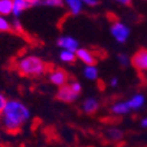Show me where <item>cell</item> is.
<instances>
[{
	"label": "cell",
	"instance_id": "27",
	"mask_svg": "<svg viewBox=\"0 0 147 147\" xmlns=\"http://www.w3.org/2000/svg\"><path fill=\"white\" fill-rule=\"evenodd\" d=\"M117 84H118V80L116 78V77H113L112 80H111V82H110V85H111V86H117Z\"/></svg>",
	"mask_w": 147,
	"mask_h": 147
},
{
	"label": "cell",
	"instance_id": "9",
	"mask_svg": "<svg viewBox=\"0 0 147 147\" xmlns=\"http://www.w3.org/2000/svg\"><path fill=\"white\" fill-rule=\"evenodd\" d=\"M57 46L61 48V49H64V50H70V51H75L80 48V43L76 39H74L72 36H68V35H62L57 39L56 41Z\"/></svg>",
	"mask_w": 147,
	"mask_h": 147
},
{
	"label": "cell",
	"instance_id": "22",
	"mask_svg": "<svg viewBox=\"0 0 147 147\" xmlns=\"http://www.w3.org/2000/svg\"><path fill=\"white\" fill-rule=\"evenodd\" d=\"M70 84V86H71V89L75 91L76 94H78V95H81V92H82V85L77 82V81H72V82H70L69 83Z\"/></svg>",
	"mask_w": 147,
	"mask_h": 147
},
{
	"label": "cell",
	"instance_id": "25",
	"mask_svg": "<svg viewBox=\"0 0 147 147\" xmlns=\"http://www.w3.org/2000/svg\"><path fill=\"white\" fill-rule=\"evenodd\" d=\"M113 1H116L117 4L123 5V6H131V4H132V0H113Z\"/></svg>",
	"mask_w": 147,
	"mask_h": 147
},
{
	"label": "cell",
	"instance_id": "3",
	"mask_svg": "<svg viewBox=\"0 0 147 147\" xmlns=\"http://www.w3.org/2000/svg\"><path fill=\"white\" fill-rule=\"evenodd\" d=\"M111 35L113 36V39L119 42V43H124L126 42V40L130 36V28H128L124 22L117 20V19H111V28H110Z\"/></svg>",
	"mask_w": 147,
	"mask_h": 147
},
{
	"label": "cell",
	"instance_id": "11",
	"mask_svg": "<svg viewBox=\"0 0 147 147\" xmlns=\"http://www.w3.org/2000/svg\"><path fill=\"white\" fill-rule=\"evenodd\" d=\"M64 5L68 12L74 16L80 15L83 11V3L81 0H64Z\"/></svg>",
	"mask_w": 147,
	"mask_h": 147
},
{
	"label": "cell",
	"instance_id": "7",
	"mask_svg": "<svg viewBox=\"0 0 147 147\" xmlns=\"http://www.w3.org/2000/svg\"><path fill=\"white\" fill-rule=\"evenodd\" d=\"M76 57L86 65H96L99 59L98 53L86 48H78L76 50Z\"/></svg>",
	"mask_w": 147,
	"mask_h": 147
},
{
	"label": "cell",
	"instance_id": "8",
	"mask_svg": "<svg viewBox=\"0 0 147 147\" xmlns=\"http://www.w3.org/2000/svg\"><path fill=\"white\" fill-rule=\"evenodd\" d=\"M12 1H13L12 15L14 18H19L25 11L35 6H39L38 0H12Z\"/></svg>",
	"mask_w": 147,
	"mask_h": 147
},
{
	"label": "cell",
	"instance_id": "1",
	"mask_svg": "<svg viewBox=\"0 0 147 147\" xmlns=\"http://www.w3.org/2000/svg\"><path fill=\"white\" fill-rule=\"evenodd\" d=\"M29 118L30 111L26 104L19 99H8L3 113L0 115V127L7 133L15 134L20 132Z\"/></svg>",
	"mask_w": 147,
	"mask_h": 147
},
{
	"label": "cell",
	"instance_id": "24",
	"mask_svg": "<svg viewBox=\"0 0 147 147\" xmlns=\"http://www.w3.org/2000/svg\"><path fill=\"white\" fill-rule=\"evenodd\" d=\"M83 5H86L89 7H96L99 4V0H81Z\"/></svg>",
	"mask_w": 147,
	"mask_h": 147
},
{
	"label": "cell",
	"instance_id": "26",
	"mask_svg": "<svg viewBox=\"0 0 147 147\" xmlns=\"http://www.w3.org/2000/svg\"><path fill=\"white\" fill-rule=\"evenodd\" d=\"M140 125H141V127H144V128H147V117L141 119V121H140Z\"/></svg>",
	"mask_w": 147,
	"mask_h": 147
},
{
	"label": "cell",
	"instance_id": "5",
	"mask_svg": "<svg viewBox=\"0 0 147 147\" xmlns=\"http://www.w3.org/2000/svg\"><path fill=\"white\" fill-rule=\"evenodd\" d=\"M130 63L138 72H146L147 71V48L138 49L131 57Z\"/></svg>",
	"mask_w": 147,
	"mask_h": 147
},
{
	"label": "cell",
	"instance_id": "16",
	"mask_svg": "<svg viewBox=\"0 0 147 147\" xmlns=\"http://www.w3.org/2000/svg\"><path fill=\"white\" fill-rule=\"evenodd\" d=\"M60 60L65 63H75L77 57H76V53L75 51H70V50H64L62 49L60 53Z\"/></svg>",
	"mask_w": 147,
	"mask_h": 147
},
{
	"label": "cell",
	"instance_id": "6",
	"mask_svg": "<svg viewBox=\"0 0 147 147\" xmlns=\"http://www.w3.org/2000/svg\"><path fill=\"white\" fill-rule=\"evenodd\" d=\"M80 97L78 94H76L70 86V84H64L62 86L59 88V90L56 91V95H55V98L60 102H63V103H74L77 98Z\"/></svg>",
	"mask_w": 147,
	"mask_h": 147
},
{
	"label": "cell",
	"instance_id": "13",
	"mask_svg": "<svg viewBox=\"0 0 147 147\" xmlns=\"http://www.w3.org/2000/svg\"><path fill=\"white\" fill-rule=\"evenodd\" d=\"M124 137L123 131L118 130V128H107L104 133V137L107 142H119Z\"/></svg>",
	"mask_w": 147,
	"mask_h": 147
},
{
	"label": "cell",
	"instance_id": "17",
	"mask_svg": "<svg viewBox=\"0 0 147 147\" xmlns=\"http://www.w3.org/2000/svg\"><path fill=\"white\" fill-rule=\"evenodd\" d=\"M39 6L46 7H62L64 5V0H38Z\"/></svg>",
	"mask_w": 147,
	"mask_h": 147
},
{
	"label": "cell",
	"instance_id": "23",
	"mask_svg": "<svg viewBox=\"0 0 147 147\" xmlns=\"http://www.w3.org/2000/svg\"><path fill=\"white\" fill-rule=\"evenodd\" d=\"M7 98H6V96L4 95V94H1L0 92V115L3 113V111H4V109H5V106H6V104H7Z\"/></svg>",
	"mask_w": 147,
	"mask_h": 147
},
{
	"label": "cell",
	"instance_id": "15",
	"mask_svg": "<svg viewBox=\"0 0 147 147\" xmlns=\"http://www.w3.org/2000/svg\"><path fill=\"white\" fill-rule=\"evenodd\" d=\"M13 11V1L12 0H0V15L9 16Z\"/></svg>",
	"mask_w": 147,
	"mask_h": 147
},
{
	"label": "cell",
	"instance_id": "18",
	"mask_svg": "<svg viewBox=\"0 0 147 147\" xmlns=\"http://www.w3.org/2000/svg\"><path fill=\"white\" fill-rule=\"evenodd\" d=\"M84 76L88 80H96L98 76V70L96 65H86L84 68Z\"/></svg>",
	"mask_w": 147,
	"mask_h": 147
},
{
	"label": "cell",
	"instance_id": "21",
	"mask_svg": "<svg viewBox=\"0 0 147 147\" xmlns=\"http://www.w3.org/2000/svg\"><path fill=\"white\" fill-rule=\"evenodd\" d=\"M117 59H118V62H119V64L123 67V68H126L128 64H130V59H128V56L126 54H124V53H120V54H118V56H117Z\"/></svg>",
	"mask_w": 147,
	"mask_h": 147
},
{
	"label": "cell",
	"instance_id": "10",
	"mask_svg": "<svg viewBox=\"0 0 147 147\" xmlns=\"http://www.w3.org/2000/svg\"><path fill=\"white\" fill-rule=\"evenodd\" d=\"M99 106H100L99 102L96 98H86L81 104V110L83 113H85L88 116H92L98 112Z\"/></svg>",
	"mask_w": 147,
	"mask_h": 147
},
{
	"label": "cell",
	"instance_id": "12",
	"mask_svg": "<svg viewBox=\"0 0 147 147\" xmlns=\"http://www.w3.org/2000/svg\"><path fill=\"white\" fill-rule=\"evenodd\" d=\"M109 111L113 113V115H117V116H121V115H126L131 111L130 106H128L127 102H118V103H115L113 105H111L109 107Z\"/></svg>",
	"mask_w": 147,
	"mask_h": 147
},
{
	"label": "cell",
	"instance_id": "19",
	"mask_svg": "<svg viewBox=\"0 0 147 147\" xmlns=\"http://www.w3.org/2000/svg\"><path fill=\"white\" fill-rule=\"evenodd\" d=\"M9 30H12L11 20H8L7 16L0 15V33H6Z\"/></svg>",
	"mask_w": 147,
	"mask_h": 147
},
{
	"label": "cell",
	"instance_id": "4",
	"mask_svg": "<svg viewBox=\"0 0 147 147\" xmlns=\"http://www.w3.org/2000/svg\"><path fill=\"white\" fill-rule=\"evenodd\" d=\"M48 78L51 84L60 88L64 84H68V82L70 80V75L68 74L67 70H64L62 68H51L48 74Z\"/></svg>",
	"mask_w": 147,
	"mask_h": 147
},
{
	"label": "cell",
	"instance_id": "14",
	"mask_svg": "<svg viewBox=\"0 0 147 147\" xmlns=\"http://www.w3.org/2000/svg\"><path fill=\"white\" fill-rule=\"evenodd\" d=\"M144 103H145V97L142 95H140V94L134 95L132 98H130V99L127 100V104H128V106H130L131 110H138V109H140L144 105Z\"/></svg>",
	"mask_w": 147,
	"mask_h": 147
},
{
	"label": "cell",
	"instance_id": "2",
	"mask_svg": "<svg viewBox=\"0 0 147 147\" xmlns=\"http://www.w3.org/2000/svg\"><path fill=\"white\" fill-rule=\"evenodd\" d=\"M16 71L24 77L39 78L46 75L51 69V67L45 62L41 57L35 55H24L20 56L14 63Z\"/></svg>",
	"mask_w": 147,
	"mask_h": 147
},
{
	"label": "cell",
	"instance_id": "20",
	"mask_svg": "<svg viewBox=\"0 0 147 147\" xmlns=\"http://www.w3.org/2000/svg\"><path fill=\"white\" fill-rule=\"evenodd\" d=\"M11 26H12V30L15 32L16 34L24 33V27H22V24L19 20V18H14L13 20H11Z\"/></svg>",
	"mask_w": 147,
	"mask_h": 147
}]
</instances>
